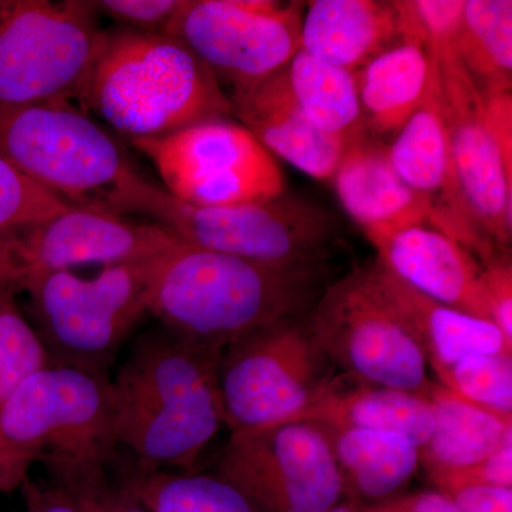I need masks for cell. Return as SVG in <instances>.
<instances>
[{
	"instance_id": "1",
	"label": "cell",
	"mask_w": 512,
	"mask_h": 512,
	"mask_svg": "<svg viewBox=\"0 0 512 512\" xmlns=\"http://www.w3.org/2000/svg\"><path fill=\"white\" fill-rule=\"evenodd\" d=\"M218 350L156 326L138 335L111 380L117 446L137 471H195L225 426Z\"/></svg>"
},
{
	"instance_id": "2",
	"label": "cell",
	"mask_w": 512,
	"mask_h": 512,
	"mask_svg": "<svg viewBox=\"0 0 512 512\" xmlns=\"http://www.w3.org/2000/svg\"><path fill=\"white\" fill-rule=\"evenodd\" d=\"M113 393L106 375L50 366L0 403V493H12L39 463L74 500L113 484L117 457Z\"/></svg>"
},
{
	"instance_id": "3",
	"label": "cell",
	"mask_w": 512,
	"mask_h": 512,
	"mask_svg": "<svg viewBox=\"0 0 512 512\" xmlns=\"http://www.w3.org/2000/svg\"><path fill=\"white\" fill-rule=\"evenodd\" d=\"M325 266H272L178 241L165 252L148 315L192 345L222 352L255 330L308 315Z\"/></svg>"
},
{
	"instance_id": "4",
	"label": "cell",
	"mask_w": 512,
	"mask_h": 512,
	"mask_svg": "<svg viewBox=\"0 0 512 512\" xmlns=\"http://www.w3.org/2000/svg\"><path fill=\"white\" fill-rule=\"evenodd\" d=\"M80 109L130 141L234 117L207 64L168 33L103 30Z\"/></svg>"
},
{
	"instance_id": "5",
	"label": "cell",
	"mask_w": 512,
	"mask_h": 512,
	"mask_svg": "<svg viewBox=\"0 0 512 512\" xmlns=\"http://www.w3.org/2000/svg\"><path fill=\"white\" fill-rule=\"evenodd\" d=\"M0 154L70 207L119 217L143 177L116 138L72 103L0 107Z\"/></svg>"
},
{
	"instance_id": "6",
	"label": "cell",
	"mask_w": 512,
	"mask_h": 512,
	"mask_svg": "<svg viewBox=\"0 0 512 512\" xmlns=\"http://www.w3.org/2000/svg\"><path fill=\"white\" fill-rule=\"evenodd\" d=\"M128 217L161 225L187 244L272 266H325L339 237L338 218L318 202L286 191L265 201L198 207L143 177Z\"/></svg>"
},
{
	"instance_id": "7",
	"label": "cell",
	"mask_w": 512,
	"mask_h": 512,
	"mask_svg": "<svg viewBox=\"0 0 512 512\" xmlns=\"http://www.w3.org/2000/svg\"><path fill=\"white\" fill-rule=\"evenodd\" d=\"M167 251L99 266L93 275L60 272L28 289L32 326L50 365L106 375L117 353L148 315Z\"/></svg>"
},
{
	"instance_id": "8",
	"label": "cell",
	"mask_w": 512,
	"mask_h": 512,
	"mask_svg": "<svg viewBox=\"0 0 512 512\" xmlns=\"http://www.w3.org/2000/svg\"><path fill=\"white\" fill-rule=\"evenodd\" d=\"M99 18L87 0H0V107H80Z\"/></svg>"
},
{
	"instance_id": "9",
	"label": "cell",
	"mask_w": 512,
	"mask_h": 512,
	"mask_svg": "<svg viewBox=\"0 0 512 512\" xmlns=\"http://www.w3.org/2000/svg\"><path fill=\"white\" fill-rule=\"evenodd\" d=\"M335 373L306 315L255 330L221 353L225 427L238 434L299 421Z\"/></svg>"
},
{
	"instance_id": "10",
	"label": "cell",
	"mask_w": 512,
	"mask_h": 512,
	"mask_svg": "<svg viewBox=\"0 0 512 512\" xmlns=\"http://www.w3.org/2000/svg\"><path fill=\"white\" fill-rule=\"evenodd\" d=\"M306 323L330 363L346 375L419 396L433 384L423 353L366 266L328 285Z\"/></svg>"
},
{
	"instance_id": "11",
	"label": "cell",
	"mask_w": 512,
	"mask_h": 512,
	"mask_svg": "<svg viewBox=\"0 0 512 512\" xmlns=\"http://www.w3.org/2000/svg\"><path fill=\"white\" fill-rule=\"evenodd\" d=\"M131 143L156 168L164 190L187 204L228 207L288 191L275 157L234 117Z\"/></svg>"
},
{
	"instance_id": "12",
	"label": "cell",
	"mask_w": 512,
	"mask_h": 512,
	"mask_svg": "<svg viewBox=\"0 0 512 512\" xmlns=\"http://www.w3.org/2000/svg\"><path fill=\"white\" fill-rule=\"evenodd\" d=\"M305 3L184 0L168 35L190 47L228 97L274 76L301 50Z\"/></svg>"
},
{
	"instance_id": "13",
	"label": "cell",
	"mask_w": 512,
	"mask_h": 512,
	"mask_svg": "<svg viewBox=\"0 0 512 512\" xmlns=\"http://www.w3.org/2000/svg\"><path fill=\"white\" fill-rule=\"evenodd\" d=\"M212 474L261 512H328L345 500L328 434L311 421L231 434Z\"/></svg>"
},
{
	"instance_id": "14",
	"label": "cell",
	"mask_w": 512,
	"mask_h": 512,
	"mask_svg": "<svg viewBox=\"0 0 512 512\" xmlns=\"http://www.w3.org/2000/svg\"><path fill=\"white\" fill-rule=\"evenodd\" d=\"M433 60L461 184L487 237L511 251L512 93L483 97L458 55Z\"/></svg>"
},
{
	"instance_id": "15",
	"label": "cell",
	"mask_w": 512,
	"mask_h": 512,
	"mask_svg": "<svg viewBox=\"0 0 512 512\" xmlns=\"http://www.w3.org/2000/svg\"><path fill=\"white\" fill-rule=\"evenodd\" d=\"M178 241L154 222L72 207L0 237V288L26 293L47 276L150 258Z\"/></svg>"
},
{
	"instance_id": "16",
	"label": "cell",
	"mask_w": 512,
	"mask_h": 512,
	"mask_svg": "<svg viewBox=\"0 0 512 512\" xmlns=\"http://www.w3.org/2000/svg\"><path fill=\"white\" fill-rule=\"evenodd\" d=\"M386 150L397 175L426 202L431 227L466 248L481 265L511 254L487 237L468 201L448 140L439 80Z\"/></svg>"
},
{
	"instance_id": "17",
	"label": "cell",
	"mask_w": 512,
	"mask_h": 512,
	"mask_svg": "<svg viewBox=\"0 0 512 512\" xmlns=\"http://www.w3.org/2000/svg\"><path fill=\"white\" fill-rule=\"evenodd\" d=\"M332 183L340 204L376 249L403 229L430 225L426 202L397 175L386 144L376 138L365 136L346 147Z\"/></svg>"
},
{
	"instance_id": "18",
	"label": "cell",
	"mask_w": 512,
	"mask_h": 512,
	"mask_svg": "<svg viewBox=\"0 0 512 512\" xmlns=\"http://www.w3.org/2000/svg\"><path fill=\"white\" fill-rule=\"evenodd\" d=\"M377 259L434 301L491 320L483 265L466 248L430 225L403 229L383 242Z\"/></svg>"
},
{
	"instance_id": "19",
	"label": "cell",
	"mask_w": 512,
	"mask_h": 512,
	"mask_svg": "<svg viewBox=\"0 0 512 512\" xmlns=\"http://www.w3.org/2000/svg\"><path fill=\"white\" fill-rule=\"evenodd\" d=\"M232 114L274 157L319 181H332L348 144L323 133L299 109L284 69L254 89L229 96Z\"/></svg>"
},
{
	"instance_id": "20",
	"label": "cell",
	"mask_w": 512,
	"mask_h": 512,
	"mask_svg": "<svg viewBox=\"0 0 512 512\" xmlns=\"http://www.w3.org/2000/svg\"><path fill=\"white\" fill-rule=\"evenodd\" d=\"M366 269L436 375L463 357L512 353V342L491 320L434 301L394 275L379 259Z\"/></svg>"
},
{
	"instance_id": "21",
	"label": "cell",
	"mask_w": 512,
	"mask_h": 512,
	"mask_svg": "<svg viewBox=\"0 0 512 512\" xmlns=\"http://www.w3.org/2000/svg\"><path fill=\"white\" fill-rule=\"evenodd\" d=\"M402 39L394 0H313L305 3L301 50L357 72Z\"/></svg>"
},
{
	"instance_id": "22",
	"label": "cell",
	"mask_w": 512,
	"mask_h": 512,
	"mask_svg": "<svg viewBox=\"0 0 512 512\" xmlns=\"http://www.w3.org/2000/svg\"><path fill=\"white\" fill-rule=\"evenodd\" d=\"M299 421L333 429L393 431L420 448L433 430V413L419 394L336 372Z\"/></svg>"
},
{
	"instance_id": "23",
	"label": "cell",
	"mask_w": 512,
	"mask_h": 512,
	"mask_svg": "<svg viewBox=\"0 0 512 512\" xmlns=\"http://www.w3.org/2000/svg\"><path fill=\"white\" fill-rule=\"evenodd\" d=\"M367 136L382 141L402 130L439 80L433 57L400 40L355 72Z\"/></svg>"
},
{
	"instance_id": "24",
	"label": "cell",
	"mask_w": 512,
	"mask_h": 512,
	"mask_svg": "<svg viewBox=\"0 0 512 512\" xmlns=\"http://www.w3.org/2000/svg\"><path fill=\"white\" fill-rule=\"evenodd\" d=\"M320 427L328 434L346 500L365 505L390 500L403 494L419 471L420 447L403 434Z\"/></svg>"
},
{
	"instance_id": "25",
	"label": "cell",
	"mask_w": 512,
	"mask_h": 512,
	"mask_svg": "<svg viewBox=\"0 0 512 512\" xmlns=\"http://www.w3.org/2000/svg\"><path fill=\"white\" fill-rule=\"evenodd\" d=\"M421 397L433 413V430L420 448V467L430 481L481 463L512 430V419L468 402L443 384L433 382Z\"/></svg>"
},
{
	"instance_id": "26",
	"label": "cell",
	"mask_w": 512,
	"mask_h": 512,
	"mask_svg": "<svg viewBox=\"0 0 512 512\" xmlns=\"http://www.w3.org/2000/svg\"><path fill=\"white\" fill-rule=\"evenodd\" d=\"M284 74L293 100L323 133L348 146L367 136L355 73L299 50Z\"/></svg>"
},
{
	"instance_id": "27",
	"label": "cell",
	"mask_w": 512,
	"mask_h": 512,
	"mask_svg": "<svg viewBox=\"0 0 512 512\" xmlns=\"http://www.w3.org/2000/svg\"><path fill=\"white\" fill-rule=\"evenodd\" d=\"M458 57L481 96L512 90L511 0H464Z\"/></svg>"
},
{
	"instance_id": "28",
	"label": "cell",
	"mask_w": 512,
	"mask_h": 512,
	"mask_svg": "<svg viewBox=\"0 0 512 512\" xmlns=\"http://www.w3.org/2000/svg\"><path fill=\"white\" fill-rule=\"evenodd\" d=\"M119 487L148 512H261L228 481L197 471H128Z\"/></svg>"
},
{
	"instance_id": "29",
	"label": "cell",
	"mask_w": 512,
	"mask_h": 512,
	"mask_svg": "<svg viewBox=\"0 0 512 512\" xmlns=\"http://www.w3.org/2000/svg\"><path fill=\"white\" fill-rule=\"evenodd\" d=\"M50 366L45 346L15 295L0 288V403Z\"/></svg>"
},
{
	"instance_id": "30",
	"label": "cell",
	"mask_w": 512,
	"mask_h": 512,
	"mask_svg": "<svg viewBox=\"0 0 512 512\" xmlns=\"http://www.w3.org/2000/svg\"><path fill=\"white\" fill-rule=\"evenodd\" d=\"M437 376L440 384L468 402L512 419V353L463 357Z\"/></svg>"
},
{
	"instance_id": "31",
	"label": "cell",
	"mask_w": 512,
	"mask_h": 512,
	"mask_svg": "<svg viewBox=\"0 0 512 512\" xmlns=\"http://www.w3.org/2000/svg\"><path fill=\"white\" fill-rule=\"evenodd\" d=\"M402 39L417 43L431 57L458 55L464 0H394Z\"/></svg>"
},
{
	"instance_id": "32",
	"label": "cell",
	"mask_w": 512,
	"mask_h": 512,
	"mask_svg": "<svg viewBox=\"0 0 512 512\" xmlns=\"http://www.w3.org/2000/svg\"><path fill=\"white\" fill-rule=\"evenodd\" d=\"M69 204L30 180L0 154V237L69 210Z\"/></svg>"
},
{
	"instance_id": "33",
	"label": "cell",
	"mask_w": 512,
	"mask_h": 512,
	"mask_svg": "<svg viewBox=\"0 0 512 512\" xmlns=\"http://www.w3.org/2000/svg\"><path fill=\"white\" fill-rule=\"evenodd\" d=\"M183 3L184 0H101L94 5L100 18L107 16L117 28L167 33Z\"/></svg>"
},
{
	"instance_id": "34",
	"label": "cell",
	"mask_w": 512,
	"mask_h": 512,
	"mask_svg": "<svg viewBox=\"0 0 512 512\" xmlns=\"http://www.w3.org/2000/svg\"><path fill=\"white\" fill-rule=\"evenodd\" d=\"M441 493L467 484L512 488V430L505 434L497 450L476 466L431 481Z\"/></svg>"
},
{
	"instance_id": "35",
	"label": "cell",
	"mask_w": 512,
	"mask_h": 512,
	"mask_svg": "<svg viewBox=\"0 0 512 512\" xmlns=\"http://www.w3.org/2000/svg\"><path fill=\"white\" fill-rule=\"evenodd\" d=\"M483 282L491 322L512 342V259L504 254L483 265Z\"/></svg>"
},
{
	"instance_id": "36",
	"label": "cell",
	"mask_w": 512,
	"mask_h": 512,
	"mask_svg": "<svg viewBox=\"0 0 512 512\" xmlns=\"http://www.w3.org/2000/svg\"><path fill=\"white\" fill-rule=\"evenodd\" d=\"M444 494L458 512H512V488L467 484Z\"/></svg>"
},
{
	"instance_id": "37",
	"label": "cell",
	"mask_w": 512,
	"mask_h": 512,
	"mask_svg": "<svg viewBox=\"0 0 512 512\" xmlns=\"http://www.w3.org/2000/svg\"><path fill=\"white\" fill-rule=\"evenodd\" d=\"M367 510L369 512H458L450 498L436 488L396 495L382 503L367 505Z\"/></svg>"
},
{
	"instance_id": "38",
	"label": "cell",
	"mask_w": 512,
	"mask_h": 512,
	"mask_svg": "<svg viewBox=\"0 0 512 512\" xmlns=\"http://www.w3.org/2000/svg\"><path fill=\"white\" fill-rule=\"evenodd\" d=\"M20 490L25 497L26 512H86L72 495L55 484L40 485L29 477Z\"/></svg>"
},
{
	"instance_id": "39",
	"label": "cell",
	"mask_w": 512,
	"mask_h": 512,
	"mask_svg": "<svg viewBox=\"0 0 512 512\" xmlns=\"http://www.w3.org/2000/svg\"><path fill=\"white\" fill-rule=\"evenodd\" d=\"M77 503L86 512H148L116 483L109 485L99 494L79 500Z\"/></svg>"
},
{
	"instance_id": "40",
	"label": "cell",
	"mask_w": 512,
	"mask_h": 512,
	"mask_svg": "<svg viewBox=\"0 0 512 512\" xmlns=\"http://www.w3.org/2000/svg\"><path fill=\"white\" fill-rule=\"evenodd\" d=\"M328 512H369L367 505L355 503V501L342 500L335 507L330 508Z\"/></svg>"
}]
</instances>
